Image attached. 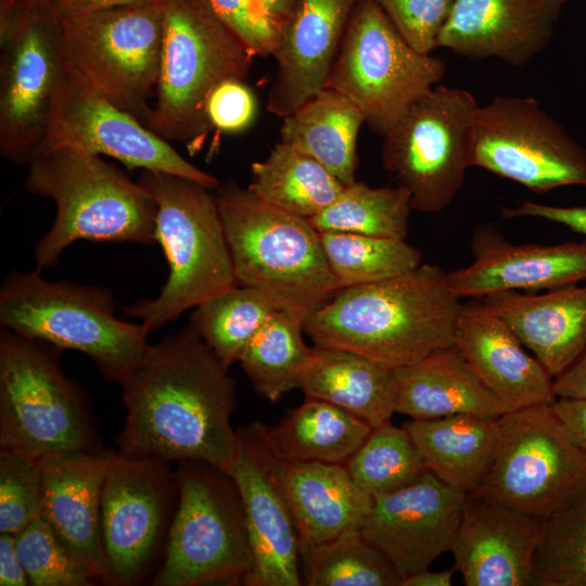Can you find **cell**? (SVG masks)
I'll return each mask as SVG.
<instances>
[{"label": "cell", "instance_id": "1", "mask_svg": "<svg viewBox=\"0 0 586 586\" xmlns=\"http://www.w3.org/2000/svg\"><path fill=\"white\" fill-rule=\"evenodd\" d=\"M119 384L126 406L119 454L229 472L237 450L234 384L190 324L149 345Z\"/></svg>", "mask_w": 586, "mask_h": 586}, {"label": "cell", "instance_id": "2", "mask_svg": "<svg viewBox=\"0 0 586 586\" xmlns=\"http://www.w3.org/2000/svg\"><path fill=\"white\" fill-rule=\"evenodd\" d=\"M461 305L447 271L421 264L381 281L341 288L303 328L315 345L349 349L394 370L453 346Z\"/></svg>", "mask_w": 586, "mask_h": 586}, {"label": "cell", "instance_id": "3", "mask_svg": "<svg viewBox=\"0 0 586 586\" xmlns=\"http://www.w3.org/2000/svg\"><path fill=\"white\" fill-rule=\"evenodd\" d=\"M27 164L26 190L56 205L53 225L35 247L37 269L53 267L78 240L157 242L154 198L100 155L64 148L38 153Z\"/></svg>", "mask_w": 586, "mask_h": 586}, {"label": "cell", "instance_id": "4", "mask_svg": "<svg viewBox=\"0 0 586 586\" xmlns=\"http://www.w3.org/2000/svg\"><path fill=\"white\" fill-rule=\"evenodd\" d=\"M215 196L238 284L260 291L303 320L341 289L308 219L260 201L233 181L220 183Z\"/></svg>", "mask_w": 586, "mask_h": 586}, {"label": "cell", "instance_id": "5", "mask_svg": "<svg viewBox=\"0 0 586 586\" xmlns=\"http://www.w3.org/2000/svg\"><path fill=\"white\" fill-rule=\"evenodd\" d=\"M138 182L157 204L156 238L169 267L156 297L124 310L150 333L238 281L217 200L208 188L154 170H142Z\"/></svg>", "mask_w": 586, "mask_h": 586}, {"label": "cell", "instance_id": "6", "mask_svg": "<svg viewBox=\"0 0 586 586\" xmlns=\"http://www.w3.org/2000/svg\"><path fill=\"white\" fill-rule=\"evenodd\" d=\"M156 100L145 126L166 141L200 142L206 101L227 79H244L256 56L208 0H164Z\"/></svg>", "mask_w": 586, "mask_h": 586}, {"label": "cell", "instance_id": "7", "mask_svg": "<svg viewBox=\"0 0 586 586\" xmlns=\"http://www.w3.org/2000/svg\"><path fill=\"white\" fill-rule=\"evenodd\" d=\"M0 322L20 335L86 354L110 381L120 383L149 347V331L114 316L102 286L48 281L41 270L12 272L0 290Z\"/></svg>", "mask_w": 586, "mask_h": 586}, {"label": "cell", "instance_id": "8", "mask_svg": "<svg viewBox=\"0 0 586 586\" xmlns=\"http://www.w3.org/2000/svg\"><path fill=\"white\" fill-rule=\"evenodd\" d=\"M59 348L0 331V451L37 461L101 454L82 391L61 370Z\"/></svg>", "mask_w": 586, "mask_h": 586}, {"label": "cell", "instance_id": "9", "mask_svg": "<svg viewBox=\"0 0 586 586\" xmlns=\"http://www.w3.org/2000/svg\"><path fill=\"white\" fill-rule=\"evenodd\" d=\"M178 506L153 585H235L253 556L242 500L231 476L204 462H180Z\"/></svg>", "mask_w": 586, "mask_h": 586}, {"label": "cell", "instance_id": "10", "mask_svg": "<svg viewBox=\"0 0 586 586\" xmlns=\"http://www.w3.org/2000/svg\"><path fill=\"white\" fill-rule=\"evenodd\" d=\"M445 73V62L413 49L375 0H358L326 88L344 94L384 137Z\"/></svg>", "mask_w": 586, "mask_h": 586}, {"label": "cell", "instance_id": "11", "mask_svg": "<svg viewBox=\"0 0 586 586\" xmlns=\"http://www.w3.org/2000/svg\"><path fill=\"white\" fill-rule=\"evenodd\" d=\"M0 153L28 163L67 68L62 24L49 2L0 0Z\"/></svg>", "mask_w": 586, "mask_h": 586}, {"label": "cell", "instance_id": "12", "mask_svg": "<svg viewBox=\"0 0 586 586\" xmlns=\"http://www.w3.org/2000/svg\"><path fill=\"white\" fill-rule=\"evenodd\" d=\"M479 106L469 90L436 85L382 137V164L412 211L440 213L463 187Z\"/></svg>", "mask_w": 586, "mask_h": 586}, {"label": "cell", "instance_id": "13", "mask_svg": "<svg viewBox=\"0 0 586 586\" xmlns=\"http://www.w3.org/2000/svg\"><path fill=\"white\" fill-rule=\"evenodd\" d=\"M61 24L67 66L145 125L160 76L163 4L103 10Z\"/></svg>", "mask_w": 586, "mask_h": 586}, {"label": "cell", "instance_id": "14", "mask_svg": "<svg viewBox=\"0 0 586 586\" xmlns=\"http://www.w3.org/2000/svg\"><path fill=\"white\" fill-rule=\"evenodd\" d=\"M476 492L546 519L586 493V451L551 404L515 409L500 417L496 457Z\"/></svg>", "mask_w": 586, "mask_h": 586}, {"label": "cell", "instance_id": "15", "mask_svg": "<svg viewBox=\"0 0 586 586\" xmlns=\"http://www.w3.org/2000/svg\"><path fill=\"white\" fill-rule=\"evenodd\" d=\"M473 166L535 193L586 188V148L532 97L497 95L479 106Z\"/></svg>", "mask_w": 586, "mask_h": 586}, {"label": "cell", "instance_id": "16", "mask_svg": "<svg viewBox=\"0 0 586 586\" xmlns=\"http://www.w3.org/2000/svg\"><path fill=\"white\" fill-rule=\"evenodd\" d=\"M75 149L113 157L127 168L163 171L216 190L219 180L182 157L165 139L109 100L68 66L34 155Z\"/></svg>", "mask_w": 586, "mask_h": 586}, {"label": "cell", "instance_id": "17", "mask_svg": "<svg viewBox=\"0 0 586 586\" xmlns=\"http://www.w3.org/2000/svg\"><path fill=\"white\" fill-rule=\"evenodd\" d=\"M267 428L253 422L237 431L235 456L228 472L242 500L253 556L244 585L300 586L298 537Z\"/></svg>", "mask_w": 586, "mask_h": 586}, {"label": "cell", "instance_id": "18", "mask_svg": "<svg viewBox=\"0 0 586 586\" xmlns=\"http://www.w3.org/2000/svg\"><path fill=\"white\" fill-rule=\"evenodd\" d=\"M176 484L166 462L112 454L101 494V534L112 582L128 585L142 575Z\"/></svg>", "mask_w": 586, "mask_h": 586}, {"label": "cell", "instance_id": "19", "mask_svg": "<svg viewBox=\"0 0 586 586\" xmlns=\"http://www.w3.org/2000/svg\"><path fill=\"white\" fill-rule=\"evenodd\" d=\"M466 498L426 471L407 486L373 498L360 531L403 581L451 552Z\"/></svg>", "mask_w": 586, "mask_h": 586}, {"label": "cell", "instance_id": "20", "mask_svg": "<svg viewBox=\"0 0 586 586\" xmlns=\"http://www.w3.org/2000/svg\"><path fill=\"white\" fill-rule=\"evenodd\" d=\"M473 262L447 272L451 292L485 298L508 291L539 292L586 281V239L557 244L510 242L494 224L475 228Z\"/></svg>", "mask_w": 586, "mask_h": 586}, {"label": "cell", "instance_id": "21", "mask_svg": "<svg viewBox=\"0 0 586 586\" xmlns=\"http://www.w3.org/2000/svg\"><path fill=\"white\" fill-rule=\"evenodd\" d=\"M544 519L481 493L467 495L451 549L467 586H531Z\"/></svg>", "mask_w": 586, "mask_h": 586}, {"label": "cell", "instance_id": "22", "mask_svg": "<svg viewBox=\"0 0 586 586\" xmlns=\"http://www.w3.org/2000/svg\"><path fill=\"white\" fill-rule=\"evenodd\" d=\"M570 0H455L437 48L522 67L545 51Z\"/></svg>", "mask_w": 586, "mask_h": 586}, {"label": "cell", "instance_id": "23", "mask_svg": "<svg viewBox=\"0 0 586 586\" xmlns=\"http://www.w3.org/2000/svg\"><path fill=\"white\" fill-rule=\"evenodd\" d=\"M112 454H67L40 461V514L93 578L112 582L101 534V494Z\"/></svg>", "mask_w": 586, "mask_h": 586}, {"label": "cell", "instance_id": "24", "mask_svg": "<svg viewBox=\"0 0 586 586\" xmlns=\"http://www.w3.org/2000/svg\"><path fill=\"white\" fill-rule=\"evenodd\" d=\"M358 0H302L279 31L267 109L285 117L326 88Z\"/></svg>", "mask_w": 586, "mask_h": 586}, {"label": "cell", "instance_id": "25", "mask_svg": "<svg viewBox=\"0 0 586 586\" xmlns=\"http://www.w3.org/2000/svg\"><path fill=\"white\" fill-rule=\"evenodd\" d=\"M454 345L483 384L515 408L556 400L553 379L484 300L462 303Z\"/></svg>", "mask_w": 586, "mask_h": 586}, {"label": "cell", "instance_id": "26", "mask_svg": "<svg viewBox=\"0 0 586 586\" xmlns=\"http://www.w3.org/2000/svg\"><path fill=\"white\" fill-rule=\"evenodd\" d=\"M484 300L552 379L586 348V284L545 292L508 291Z\"/></svg>", "mask_w": 586, "mask_h": 586}, {"label": "cell", "instance_id": "27", "mask_svg": "<svg viewBox=\"0 0 586 586\" xmlns=\"http://www.w3.org/2000/svg\"><path fill=\"white\" fill-rule=\"evenodd\" d=\"M278 472L300 549L359 530L371 510L373 498L344 464L279 459Z\"/></svg>", "mask_w": 586, "mask_h": 586}, {"label": "cell", "instance_id": "28", "mask_svg": "<svg viewBox=\"0 0 586 586\" xmlns=\"http://www.w3.org/2000/svg\"><path fill=\"white\" fill-rule=\"evenodd\" d=\"M395 412L411 419L500 418L518 408L486 387L455 345L393 370Z\"/></svg>", "mask_w": 586, "mask_h": 586}, {"label": "cell", "instance_id": "29", "mask_svg": "<svg viewBox=\"0 0 586 586\" xmlns=\"http://www.w3.org/2000/svg\"><path fill=\"white\" fill-rule=\"evenodd\" d=\"M403 426L429 472L467 495L480 489L496 457L500 418L454 415Z\"/></svg>", "mask_w": 586, "mask_h": 586}, {"label": "cell", "instance_id": "30", "mask_svg": "<svg viewBox=\"0 0 586 586\" xmlns=\"http://www.w3.org/2000/svg\"><path fill=\"white\" fill-rule=\"evenodd\" d=\"M300 388L307 398L335 405L372 428L395 413L393 370L349 349L311 347Z\"/></svg>", "mask_w": 586, "mask_h": 586}, {"label": "cell", "instance_id": "31", "mask_svg": "<svg viewBox=\"0 0 586 586\" xmlns=\"http://www.w3.org/2000/svg\"><path fill=\"white\" fill-rule=\"evenodd\" d=\"M364 116L344 94L324 88L283 117L281 142L315 158L345 187L356 181L357 138Z\"/></svg>", "mask_w": 586, "mask_h": 586}, {"label": "cell", "instance_id": "32", "mask_svg": "<svg viewBox=\"0 0 586 586\" xmlns=\"http://www.w3.org/2000/svg\"><path fill=\"white\" fill-rule=\"evenodd\" d=\"M372 426L324 400L307 398L272 428L270 445L280 460L346 464Z\"/></svg>", "mask_w": 586, "mask_h": 586}, {"label": "cell", "instance_id": "33", "mask_svg": "<svg viewBox=\"0 0 586 586\" xmlns=\"http://www.w3.org/2000/svg\"><path fill=\"white\" fill-rule=\"evenodd\" d=\"M247 190L260 201L309 219L333 203L345 186L323 165L284 142L251 166Z\"/></svg>", "mask_w": 586, "mask_h": 586}, {"label": "cell", "instance_id": "34", "mask_svg": "<svg viewBox=\"0 0 586 586\" xmlns=\"http://www.w3.org/2000/svg\"><path fill=\"white\" fill-rule=\"evenodd\" d=\"M303 322L296 315L276 311L239 359L256 393L271 403L301 386L311 356L303 339Z\"/></svg>", "mask_w": 586, "mask_h": 586}, {"label": "cell", "instance_id": "35", "mask_svg": "<svg viewBox=\"0 0 586 586\" xmlns=\"http://www.w3.org/2000/svg\"><path fill=\"white\" fill-rule=\"evenodd\" d=\"M194 308L190 326L228 369L239 361L255 333L280 310L260 291L240 284Z\"/></svg>", "mask_w": 586, "mask_h": 586}, {"label": "cell", "instance_id": "36", "mask_svg": "<svg viewBox=\"0 0 586 586\" xmlns=\"http://www.w3.org/2000/svg\"><path fill=\"white\" fill-rule=\"evenodd\" d=\"M411 211L410 194L404 187H370L356 180L308 221L318 232L406 240Z\"/></svg>", "mask_w": 586, "mask_h": 586}, {"label": "cell", "instance_id": "37", "mask_svg": "<svg viewBox=\"0 0 586 586\" xmlns=\"http://www.w3.org/2000/svg\"><path fill=\"white\" fill-rule=\"evenodd\" d=\"M303 585L400 586L402 576L359 530L300 549Z\"/></svg>", "mask_w": 586, "mask_h": 586}, {"label": "cell", "instance_id": "38", "mask_svg": "<svg viewBox=\"0 0 586 586\" xmlns=\"http://www.w3.org/2000/svg\"><path fill=\"white\" fill-rule=\"evenodd\" d=\"M318 233L328 265L341 288L381 281L421 265V252L406 240Z\"/></svg>", "mask_w": 586, "mask_h": 586}, {"label": "cell", "instance_id": "39", "mask_svg": "<svg viewBox=\"0 0 586 586\" xmlns=\"http://www.w3.org/2000/svg\"><path fill=\"white\" fill-rule=\"evenodd\" d=\"M345 467L372 498L400 489L428 471L409 433L391 421L372 428Z\"/></svg>", "mask_w": 586, "mask_h": 586}, {"label": "cell", "instance_id": "40", "mask_svg": "<svg viewBox=\"0 0 586 586\" xmlns=\"http://www.w3.org/2000/svg\"><path fill=\"white\" fill-rule=\"evenodd\" d=\"M534 586H586V493L544 519Z\"/></svg>", "mask_w": 586, "mask_h": 586}, {"label": "cell", "instance_id": "41", "mask_svg": "<svg viewBox=\"0 0 586 586\" xmlns=\"http://www.w3.org/2000/svg\"><path fill=\"white\" fill-rule=\"evenodd\" d=\"M29 583L35 586H86L94 579L64 548L39 513L14 535Z\"/></svg>", "mask_w": 586, "mask_h": 586}, {"label": "cell", "instance_id": "42", "mask_svg": "<svg viewBox=\"0 0 586 586\" xmlns=\"http://www.w3.org/2000/svg\"><path fill=\"white\" fill-rule=\"evenodd\" d=\"M40 511V461L0 451V533L16 535Z\"/></svg>", "mask_w": 586, "mask_h": 586}, {"label": "cell", "instance_id": "43", "mask_svg": "<svg viewBox=\"0 0 586 586\" xmlns=\"http://www.w3.org/2000/svg\"><path fill=\"white\" fill-rule=\"evenodd\" d=\"M455 0H375L403 38L417 51L431 54Z\"/></svg>", "mask_w": 586, "mask_h": 586}, {"label": "cell", "instance_id": "44", "mask_svg": "<svg viewBox=\"0 0 586 586\" xmlns=\"http://www.w3.org/2000/svg\"><path fill=\"white\" fill-rule=\"evenodd\" d=\"M217 14L247 43L255 55H272L280 27L257 0H208Z\"/></svg>", "mask_w": 586, "mask_h": 586}, {"label": "cell", "instance_id": "45", "mask_svg": "<svg viewBox=\"0 0 586 586\" xmlns=\"http://www.w3.org/2000/svg\"><path fill=\"white\" fill-rule=\"evenodd\" d=\"M205 109L211 126L230 133L249 128L257 112L256 99L241 79L218 84L209 93Z\"/></svg>", "mask_w": 586, "mask_h": 586}, {"label": "cell", "instance_id": "46", "mask_svg": "<svg viewBox=\"0 0 586 586\" xmlns=\"http://www.w3.org/2000/svg\"><path fill=\"white\" fill-rule=\"evenodd\" d=\"M504 218L533 217L556 222L586 237V205L556 206L521 201L513 207H501Z\"/></svg>", "mask_w": 586, "mask_h": 586}, {"label": "cell", "instance_id": "47", "mask_svg": "<svg viewBox=\"0 0 586 586\" xmlns=\"http://www.w3.org/2000/svg\"><path fill=\"white\" fill-rule=\"evenodd\" d=\"M551 408L576 444L586 451V398L558 397Z\"/></svg>", "mask_w": 586, "mask_h": 586}, {"label": "cell", "instance_id": "48", "mask_svg": "<svg viewBox=\"0 0 586 586\" xmlns=\"http://www.w3.org/2000/svg\"><path fill=\"white\" fill-rule=\"evenodd\" d=\"M164 0H51L50 5L60 18L84 15L92 12L145 4H162Z\"/></svg>", "mask_w": 586, "mask_h": 586}, {"label": "cell", "instance_id": "49", "mask_svg": "<svg viewBox=\"0 0 586 586\" xmlns=\"http://www.w3.org/2000/svg\"><path fill=\"white\" fill-rule=\"evenodd\" d=\"M29 584L15 547L12 534L0 533V585L25 586Z\"/></svg>", "mask_w": 586, "mask_h": 586}, {"label": "cell", "instance_id": "50", "mask_svg": "<svg viewBox=\"0 0 586 586\" xmlns=\"http://www.w3.org/2000/svg\"><path fill=\"white\" fill-rule=\"evenodd\" d=\"M556 397L586 398V348L562 373L553 379Z\"/></svg>", "mask_w": 586, "mask_h": 586}, {"label": "cell", "instance_id": "51", "mask_svg": "<svg viewBox=\"0 0 586 586\" xmlns=\"http://www.w3.org/2000/svg\"><path fill=\"white\" fill-rule=\"evenodd\" d=\"M302 0H257L263 12L279 27L296 11Z\"/></svg>", "mask_w": 586, "mask_h": 586}, {"label": "cell", "instance_id": "52", "mask_svg": "<svg viewBox=\"0 0 586 586\" xmlns=\"http://www.w3.org/2000/svg\"><path fill=\"white\" fill-rule=\"evenodd\" d=\"M454 571L455 569L432 572L428 569L404 578L400 586H450Z\"/></svg>", "mask_w": 586, "mask_h": 586}, {"label": "cell", "instance_id": "53", "mask_svg": "<svg viewBox=\"0 0 586 586\" xmlns=\"http://www.w3.org/2000/svg\"><path fill=\"white\" fill-rule=\"evenodd\" d=\"M37 1H46V2H49V3L51 2V0H37Z\"/></svg>", "mask_w": 586, "mask_h": 586}]
</instances>
